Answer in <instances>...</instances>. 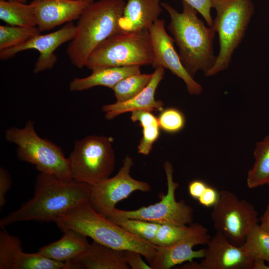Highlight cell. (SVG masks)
I'll list each match as a JSON object with an SVG mask.
<instances>
[{
  "label": "cell",
  "instance_id": "6da1fadb",
  "mask_svg": "<svg viewBox=\"0 0 269 269\" xmlns=\"http://www.w3.org/2000/svg\"><path fill=\"white\" fill-rule=\"evenodd\" d=\"M91 186L44 172L37 175L33 196L0 220V227L20 222H55L68 211L89 199Z\"/></svg>",
  "mask_w": 269,
  "mask_h": 269
},
{
  "label": "cell",
  "instance_id": "7a4b0ae2",
  "mask_svg": "<svg viewBox=\"0 0 269 269\" xmlns=\"http://www.w3.org/2000/svg\"><path fill=\"white\" fill-rule=\"evenodd\" d=\"M182 4L180 12L169 4L161 2L170 17L168 29L179 48L180 60L187 71L193 77L199 71L206 75L216 60L213 49L216 32L212 26L205 25L194 8L183 1Z\"/></svg>",
  "mask_w": 269,
  "mask_h": 269
},
{
  "label": "cell",
  "instance_id": "3957f363",
  "mask_svg": "<svg viewBox=\"0 0 269 269\" xmlns=\"http://www.w3.org/2000/svg\"><path fill=\"white\" fill-rule=\"evenodd\" d=\"M55 223L63 232L75 230L113 249L138 252L149 264L156 254V246L113 222L96 210L89 200L71 209L60 216Z\"/></svg>",
  "mask_w": 269,
  "mask_h": 269
},
{
  "label": "cell",
  "instance_id": "277c9868",
  "mask_svg": "<svg viewBox=\"0 0 269 269\" xmlns=\"http://www.w3.org/2000/svg\"><path fill=\"white\" fill-rule=\"evenodd\" d=\"M126 3L124 0H100L85 8L78 19L75 37L66 50L73 65L83 68L101 43L121 32L119 21Z\"/></svg>",
  "mask_w": 269,
  "mask_h": 269
},
{
  "label": "cell",
  "instance_id": "5b68a950",
  "mask_svg": "<svg viewBox=\"0 0 269 269\" xmlns=\"http://www.w3.org/2000/svg\"><path fill=\"white\" fill-rule=\"evenodd\" d=\"M212 6L216 11L212 26L218 34L220 49L207 77L228 68L255 12L252 0H212Z\"/></svg>",
  "mask_w": 269,
  "mask_h": 269
},
{
  "label": "cell",
  "instance_id": "8992f818",
  "mask_svg": "<svg viewBox=\"0 0 269 269\" xmlns=\"http://www.w3.org/2000/svg\"><path fill=\"white\" fill-rule=\"evenodd\" d=\"M5 139L17 146L18 158L35 166L37 170L65 180L72 179L68 158L54 143L40 137L34 123L26 122L22 128L10 127L4 134Z\"/></svg>",
  "mask_w": 269,
  "mask_h": 269
},
{
  "label": "cell",
  "instance_id": "52a82bcc",
  "mask_svg": "<svg viewBox=\"0 0 269 269\" xmlns=\"http://www.w3.org/2000/svg\"><path fill=\"white\" fill-rule=\"evenodd\" d=\"M153 52L148 30L120 32L101 43L88 57L85 67L97 69L151 64Z\"/></svg>",
  "mask_w": 269,
  "mask_h": 269
},
{
  "label": "cell",
  "instance_id": "ba28073f",
  "mask_svg": "<svg viewBox=\"0 0 269 269\" xmlns=\"http://www.w3.org/2000/svg\"><path fill=\"white\" fill-rule=\"evenodd\" d=\"M113 140L91 135L76 141L68 157L72 178L93 186L110 177L115 164Z\"/></svg>",
  "mask_w": 269,
  "mask_h": 269
},
{
  "label": "cell",
  "instance_id": "9c48e42d",
  "mask_svg": "<svg viewBox=\"0 0 269 269\" xmlns=\"http://www.w3.org/2000/svg\"><path fill=\"white\" fill-rule=\"evenodd\" d=\"M167 190L161 196L159 202L136 210H124L115 208L107 216L109 219H137L159 224H170L178 226L190 225L193 222L194 210L184 200L176 201L175 191L178 183L174 181L171 163L166 161L163 164Z\"/></svg>",
  "mask_w": 269,
  "mask_h": 269
},
{
  "label": "cell",
  "instance_id": "30bf717a",
  "mask_svg": "<svg viewBox=\"0 0 269 269\" xmlns=\"http://www.w3.org/2000/svg\"><path fill=\"white\" fill-rule=\"evenodd\" d=\"M213 226L234 245L242 246L256 225L259 224L255 207L233 192L221 190L211 213Z\"/></svg>",
  "mask_w": 269,
  "mask_h": 269
},
{
  "label": "cell",
  "instance_id": "8fae6325",
  "mask_svg": "<svg viewBox=\"0 0 269 269\" xmlns=\"http://www.w3.org/2000/svg\"><path fill=\"white\" fill-rule=\"evenodd\" d=\"M133 164V158L126 156L122 167L115 176L91 186L89 201L96 210L107 216L118 202L127 198L133 192L151 190V186L147 182L131 176L130 172Z\"/></svg>",
  "mask_w": 269,
  "mask_h": 269
},
{
  "label": "cell",
  "instance_id": "7c38bea8",
  "mask_svg": "<svg viewBox=\"0 0 269 269\" xmlns=\"http://www.w3.org/2000/svg\"><path fill=\"white\" fill-rule=\"evenodd\" d=\"M148 30L153 52V61L151 64L152 67L167 68L184 82L190 95L200 94L202 87L182 65L179 55L174 48V39L166 31L164 20L158 18Z\"/></svg>",
  "mask_w": 269,
  "mask_h": 269
},
{
  "label": "cell",
  "instance_id": "4fadbf2b",
  "mask_svg": "<svg viewBox=\"0 0 269 269\" xmlns=\"http://www.w3.org/2000/svg\"><path fill=\"white\" fill-rule=\"evenodd\" d=\"M208 229L201 224L189 225L185 235L177 242L165 246H156V254L149 264L151 269H169L194 259H202L205 249L194 251V246L207 244L211 238Z\"/></svg>",
  "mask_w": 269,
  "mask_h": 269
},
{
  "label": "cell",
  "instance_id": "5bb4252c",
  "mask_svg": "<svg viewBox=\"0 0 269 269\" xmlns=\"http://www.w3.org/2000/svg\"><path fill=\"white\" fill-rule=\"evenodd\" d=\"M76 31V25L72 22L67 23L58 30L35 35L13 47L0 51V59L6 60L19 52L33 49L38 51L40 54L35 63L33 73L37 74L51 69L57 60L54 51L62 44L71 41L75 37Z\"/></svg>",
  "mask_w": 269,
  "mask_h": 269
},
{
  "label": "cell",
  "instance_id": "9a60e30c",
  "mask_svg": "<svg viewBox=\"0 0 269 269\" xmlns=\"http://www.w3.org/2000/svg\"><path fill=\"white\" fill-rule=\"evenodd\" d=\"M206 245L197 269H254L255 260L244 247L234 245L222 233L216 231Z\"/></svg>",
  "mask_w": 269,
  "mask_h": 269
},
{
  "label": "cell",
  "instance_id": "2e32d148",
  "mask_svg": "<svg viewBox=\"0 0 269 269\" xmlns=\"http://www.w3.org/2000/svg\"><path fill=\"white\" fill-rule=\"evenodd\" d=\"M0 231V269H65L64 263L49 259L37 252H23L22 243L5 227Z\"/></svg>",
  "mask_w": 269,
  "mask_h": 269
},
{
  "label": "cell",
  "instance_id": "e0dca14e",
  "mask_svg": "<svg viewBox=\"0 0 269 269\" xmlns=\"http://www.w3.org/2000/svg\"><path fill=\"white\" fill-rule=\"evenodd\" d=\"M30 4L41 32L79 19L90 3L80 0H33Z\"/></svg>",
  "mask_w": 269,
  "mask_h": 269
},
{
  "label": "cell",
  "instance_id": "ac0fdd59",
  "mask_svg": "<svg viewBox=\"0 0 269 269\" xmlns=\"http://www.w3.org/2000/svg\"><path fill=\"white\" fill-rule=\"evenodd\" d=\"M164 76V68L159 66L155 68L148 85L132 99L123 102H116L104 105L102 110L105 113L107 120H112L122 114L138 110L161 112L164 104L155 98L156 90Z\"/></svg>",
  "mask_w": 269,
  "mask_h": 269
},
{
  "label": "cell",
  "instance_id": "d6986e66",
  "mask_svg": "<svg viewBox=\"0 0 269 269\" xmlns=\"http://www.w3.org/2000/svg\"><path fill=\"white\" fill-rule=\"evenodd\" d=\"M65 269H129L124 251L93 241L86 251L65 263Z\"/></svg>",
  "mask_w": 269,
  "mask_h": 269
},
{
  "label": "cell",
  "instance_id": "ffe728a7",
  "mask_svg": "<svg viewBox=\"0 0 269 269\" xmlns=\"http://www.w3.org/2000/svg\"><path fill=\"white\" fill-rule=\"evenodd\" d=\"M160 0H128L119 21L121 32L148 30L161 13Z\"/></svg>",
  "mask_w": 269,
  "mask_h": 269
},
{
  "label": "cell",
  "instance_id": "44dd1931",
  "mask_svg": "<svg viewBox=\"0 0 269 269\" xmlns=\"http://www.w3.org/2000/svg\"><path fill=\"white\" fill-rule=\"evenodd\" d=\"M63 232L58 240L40 248L37 252L54 261L66 263L87 250L90 246L86 236L73 230Z\"/></svg>",
  "mask_w": 269,
  "mask_h": 269
},
{
  "label": "cell",
  "instance_id": "7402d4cb",
  "mask_svg": "<svg viewBox=\"0 0 269 269\" xmlns=\"http://www.w3.org/2000/svg\"><path fill=\"white\" fill-rule=\"evenodd\" d=\"M140 73V66H129L111 67L92 70V73L84 78H74L69 83L72 92L86 90L94 87L102 86L112 89L124 78Z\"/></svg>",
  "mask_w": 269,
  "mask_h": 269
},
{
  "label": "cell",
  "instance_id": "603a6c76",
  "mask_svg": "<svg viewBox=\"0 0 269 269\" xmlns=\"http://www.w3.org/2000/svg\"><path fill=\"white\" fill-rule=\"evenodd\" d=\"M242 245L255 260L254 269H269V233L259 223L250 231Z\"/></svg>",
  "mask_w": 269,
  "mask_h": 269
},
{
  "label": "cell",
  "instance_id": "cb8c5ba5",
  "mask_svg": "<svg viewBox=\"0 0 269 269\" xmlns=\"http://www.w3.org/2000/svg\"><path fill=\"white\" fill-rule=\"evenodd\" d=\"M254 155L255 162L247 178L249 188L268 184L269 182V134L256 143Z\"/></svg>",
  "mask_w": 269,
  "mask_h": 269
},
{
  "label": "cell",
  "instance_id": "d4e9b609",
  "mask_svg": "<svg viewBox=\"0 0 269 269\" xmlns=\"http://www.w3.org/2000/svg\"><path fill=\"white\" fill-rule=\"evenodd\" d=\"M131 119L134 123L138 122L142 129V135L137 146V152L147 155L160 135V128L158 119L150 111L138 110L131 112Z\"/></svg>",
  "mask_w": 269,
  "mask_h": 269
},
{
  "label": "cell",
  "instance_id": "484cf974",
  "mask_svg": "<svg viewBox=\"0 0 269 269\" xmlns=\"http://www.w3.org/2000/svg\"><path fill=\"white\" fill-rule=\"evenodd\" d=\"M0 18L10 25L37 26L35 13L30 3L0 0Z\"/></svg>",
  "mask_w": 269,
  "mask_h": 269
},
{
  "label": "cell",
  "instance_id": "4316f807",
  "mask_svg": "<svg viewBox=\"0 0 269 269\" xmlns=\"http://www.w3.org/2000/svg\"><path fill=\"white\" fill-rule=\"evenodd\" d=\"M151 74H136L127 77L112 89L117 102L129 100L141 92L149 83Z\"/></svg>",
  "mask_w": 269,
  "mask_h": 269
},
{
  "label": "cell",
  "instance_id": "83f0119b",
  "mask_svg": "<svg viewBox=\"0 0 269 269\" xmlns=\"http://www.w3.org/2000/svg\"><path fill=\"white\" fill-rule=\"evenodd\" d=\"M37 26L0 25V51L13 47L31 37L40 34Z\"/></svg>",
  "mask_w": 269,
  "mask_h": 269
},
{
  "label": "cell",
  "instance_id": "f1b7e54d",
  "mask_svg": "<svg viewBox=\"0 0 269 269\" xmlns=\"http://www.w3.org/2000/svg\"><path fill=\"white\" fill-rule=\"evenodd\" d=\"M125 230L150 243L154 239L160 224L137 219H110Z\"/></svg>",
  "mask_w": 269,
  "mask_h": 269
},
{
  "label": "cell",
  "instance_id": "f546056e",
  "mask_svg": "<svg viewBox=\"0 0 269 269\" xmlns=\"http://www.w3.org/2000/svg\"><path fill=\"white\" fill-rule=\"evenodd\" d=\"M157 119L160 129L170 134L180 132L186 123L184 114L178 109L173 107L163 109L160 112Z\"/></svg>",
  "mask_w": 269,
  "mask_h": 269
},
{
  "label": "cell",
  "instance_id": "4dcf8cb0",
  "mask_svg": "<svg viewBox=\"0 0 269 269\" xmlns=\"http://www.w3.org/2000/svg\"><path fill=\"white\" fill-rule=\"evenodd\" d=\"M189 226H178L170 224H160L155 236L151 242L156 246L172 244L187 233Z\"/></svg>",
  "mask_w": 269,
  "mask_h": 269
},
{
  "label": "cell",
  "instance_id": "1f68e13d",
  "mask_svg": "<svg viewBox=\"0 0 269 269\" xmlns=\"http://www.w3.org/2000/svg\"><path fill=\"white\" fill-rule=\"evenodd\" d=\"M194 8L203 17L208 26H212L213 19L211 11L212 0H182Z\"/></svg>",
  "mask_w": 269,
  "mask_h": 269
},
{
  "label": "cell",
  "instance_id": "d6a6232c",
  "mask_svg": "<svg viewBox=\"0 0 269 269\" xmlns=\"http://www.w3.org/2000/svg\"><path fill=\"white\" fill-rule=\"evenodd\" d=\"M142 255L138 252L126 250L124 251V257L125 261L130 268L132 269H151L150 265H147L141 258Z\"/></svg>",
  "mask_w": 269,
  "mask_h": 269
},
{
  "label": "cell",
  "instance_id": "836d02e7",
  "mask_svg": "<svg viewBox=\"0 0 269 269\" xmlns=\"http://www.w3.org/2000/svg\"><path fill=\"white\" fill-rule=\"evenodd\" d=\"M12 179L8 172L2 167L0 168V209H2L6 200V195L10 189Z\"/></svg>",
  "mask_w": 269,
  "mask_h": 269
},
{
  "label": "cell",
  "instance_id": "e575fe53",
  "mask_svg": "<svg viewBox=\"0 0 269 269\" xmlns=\"http://www.w3.org/2000/svg\"><path fill=\"white\" fill-rule=\"evenodd\" d=\"M219 192L215 188L208 185L198 201L204 207H213L218 201Z\"/></svg>",
  "mask_w": 269,
  "mask_h": 269
},
{
  "label": "cell",
  "instance_id": "d590c367",
  "mask_svg": "<svg viewBox=\"0 0 269 269\" xmlns=\"http://www.w3.org/2000/svg\"><path fill=\"white\" fill-rule=\"evenodd\" d=\"M207 186V184L203 180H193L188 184L189 195L193 199L198 200Z\"/></svg>",
  "mask_w": 269,
  "mask_h": 269
},
{
  "label": "cell",
  "instance_id": "8d00e7d4",
  "mask_svg": "<svg viewBox=\"0 0 269 269\" xmlns=\"http://www.w3.org/2000/svg\"><path fill=\"white\" fill-rule=\"evenodd\" d=\"M260 226L269 233V204L260 219Z\"/></svg>",
  "mask_w": 269,
  "mask_h": 269
},
{
  "label": "cell",
  "instance_id": "74e56055",
  "mask_svg": "<svg viewBox=\"0 0 269 269\" xmlns=\"http://www.w3.org/2000/svg\"><path fill=\"white\" fill-rule=\"evenodd\" d=\"M8 0L12 1H16V2H19L25 3L27 1V0Z\"/></svg>",
  "mask_w": 269,
  "mask_h": 269
},
{
  "label": "cell",
  "instance_id": "f35d334b",
  "mask_svg": "<svg viewBox=\"0 0 269 269\" xmlns=\"http://www.w3.org/2000/svg\"><path fill=\"white\" fill-rule=\"evenodd\" d=\"M83 0V1H84L87 2L90 4H91V3H93L94 2V0Z\"/></svg>",
  "mask_w": 269,
  "mask_h": 269
},
{
  "label": "cell",
  "instance_id": "ab89813d",
  "mask_svg": "<svg viewBox=\"0 0 269 269\" xmlns=\"http://www.w3.org/2000/svg\"><path fill=\"white\" fill-rule=\"evenodd\" d=\"M268 185H269V183H268Z\"/></svg>",
  "mask_w": 269,
  "mask_h": 269
}]
</instances>
